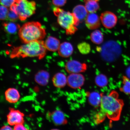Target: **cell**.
Masks as SVG:
<instances>
[{
  "instance_id": "6da1fadb",
  "label": "cell",
  "mask_w": 130,
  "mask_h": 130,
  "mask_svg": "<svg viewBox=\"0 0 130 130\" xmlns=\"http://www.w3.org/2000/svg\"><path fill=\"white\" fill-rule=\"evenodd\" d=\"M24 44L13 48L10 56L11 58L30 57L41 59L46 55L47 49L43 41H35Z\"/></svg>"
},
{
  "instance_id": "7a4b0ae2",
  "label": "cell",
  "mask_w": 130,
  "mask_h": 130,
  "mask_svg": "<svg viewBox=\"0 0 130 130\" xmlns=\"http://www.w3.org/2000/svg\"><path fill=\"white\" fill-rule=\"evenodd\" d=\"M123 105L122 101L119 98L118 93L112 92L108 95H102L100 111L110 120L118 121L120 118Z\"/></svg>"
},
{
  "instance_id": "3957f363",
  "label": "cell",
  "mask_w": 130,
  "mask_h": 130,
  "mask_svg": "<svg viewBox=\"0 0 130 130\" xmlns=\"http://www.w3.org/2000/svg\"><path fill=\"white\" fill-rule=\"evenodd\" d=\"M19 35L23 43H26L42 40L45 38L46 32L40 22H27L20 27Z\"/></svg>"
},
{
  "instance_id": "277c9868",
  "label": "cell",
  "mask_w": 130,
  "mask_h": 130,
  "mask_svg": "<svg viewBox=\"0 0 130 130\" xmlns=\"http://www.w3.org/2000/svg\"><path fill=\"white\" fill-rule=\"evenodd\" d=\"M53 12L57 18L58 23L66 30L67 35H72L77 31V26L80 22L72 13L58 7L55 8Z\"/></svg>"
},
{
  "instance_id": "5b68a950",
  "label": "cell",
  "mask_w": 130,
  "mask_h": 130,
  "mask_svg": "<svg viewBox=\"0 0 130 130\" xmlns=\"http://www.w3.org/2000/svg\"><path fill=\"white\" fill-rule=\"evenodd\" d=\"M10 10L18 14L21 21H24L35 13L36 4L35 2L28 0H16Z\"/></svg>"
},
{
  "instance_id": "8992f818",
  "label": "cell",
  "mask_w": 130,
  "mask_h": 130,
  "mask_svg": "<svg viewBox=\"0 0 130 130\" xmlns=\"http://www.w3.org/2000/svg\"><path fill=\"white\" fill-rule=\"evenodd\" d=\"M99 49L102 59L110 62L117 59L121 53L119 45L116 42L112 41L106 42Z\"/></svg>"
},
{
  "instance_id": "52a82bcc",
  "label": "cell",
  "mask_w": 130,
  "mask_h": 130,
  "mask_svg": "<svg viewBox=\"0 0 130 130\" xmlns=\"http://www.w3.org/2000/svg\"><path fill=\"white\" fill-rule=\"evenodd\" d=\"M24 115L20 110L13 108L10 109L9 112L7 115V121L10 126L23 123L24 122Z\"/></svg>"
},
{
  "instance_id": "ba28073f",
  "label": "cell",
  "mask_w": 130,
  "mask_h": 130,
  "mask_svg": "<svg viewBox=\"0 0 130 130\" xmlns=\"http://www.w3.org/2000/svg\"><path fill=\"white\" fill-rule=\"evenodd\" d=\"M87 68V65L85 63L73 60L68 61L65 66L66 71L70 74L81 73L86 70Z\"/></svg>"
},
{
  "instance_id": "9c48e42d",
  "label": "cell",
  "mask_w": 130,
  "mask_h": 130,
  "mask_svg": "<svg viewBox=\"0 0 130 130\" xmlns=\"http://www.w3.org/2000/svg\"><path fill=\"white\" fill-rule=\"evenodd\" d=\"M67 78V84L73 89L80 88L85 82V77L81 73L70 74Z\"/></svg>"
},
{
  "instance_id": "30bf717a",
  "label": "cell",
  "mask_w": 130,
  "mask_h": 130,
  "mask_svg": "<svg viewBox=\"0 0 130 130\" xmlns=\"http://www.w3.org/2000/svg\"><path fill=\"white\" fill-rule=\"evenodd\" d=\"M100 19L104 26L108 29L113 28L118 21L117 18L115 14L109 11L102 13Z\"/></svg>"
},
{
  "instance_id": "8fae6325",
  "label": "cell",
  "mask_w": 130,
  "mask_h": 130,
  "mask_svg": "<svg viewBox=\"0 0 130 130\" xmlns=\"http://www.w3.org/2000/svg\"><path fill=\"white\" fill-rule=\"evenodd\" d=\"M100 18L95 13H89L85 19L86 26L91 30L99 28L100 25Z\"/></svg>"
},
{
  "instance_id": "7c38bea8",
  "label": "cell",
  "mask_w": 130,
  "mask_h": 130,
  "mask_svg": "<svg viewBox=\"0 0 130 130\" xmlns=\"http://www.w3.org/2000/svg\"><path fill=\"white\" fill-rule=\"evenodd\" d=\"M58 50L60 56L63 58H67L72 55L74 51V48L70 43L66 42L60 45Z\"/></svg>"
},
{
  "instance_id": "4fadbf2b",
  "label": "cell",
  "mask_w": 130,
  "mask_h": 130,
  "mask_svg": "<svg viewBox=\"0 0 130 130\" xmlns=\"http://www.w3.org/2000/svg\"><path fill=\"white\" fill-rule=\"evenodd\" d=\"M6 100L11 103H15L20 99V94L17 89L13 88L8 89L5 92Z\"/></svg>"
},
{
  "instance_id": "5bb4252c",
  "label": "cell",
  "mask_w": 130,
  "mask_h": 130,
  "mask_svg": "<svg viewBox=\"0 0 130 130\" xmlns=\"http://www.w3.org/2000/svg\"><path fill=\"white\" fill-rule=\"evenodd\" d=\"M50 116L52 121L57 125L64 124L67 122L64 114L61 110H55L51 113Z\"/></svg>"
},
{
  "instance_id": "9a60e30c",
  "label": "cell",
  "mask_w": 130,
  "mask_h": 130,
  "mask_svg": "<svg viewBox=\"0 0 130 130\" xmlns=\"http://www.w3.org/2000/svg\"><path fill=\"white\" fill-rule=\"evenodd\" d=\"M53 84L55 87L61 88L67 84L68 78L64 73L59 72L54 76L52 79Z\"/></svg>"
},
{
  "instance_id": "2e32d148",
  "label": "cell",
  "mask_w": 130,
  "mask_h": 130,
  "mask_svg": "<svg viewBox=\"0 0 130 130\" xmlns=\"http://www.w3.org/2000/svg\"><path fill=\"white\" fill-rule=\"evenodd\" d=\"M60 45L59 40L56 37L52 36L48 37L44 42L45 47L47 50L50 51H57Z\"/></svg>"
},
{
  "instance_id": "e0dca14e",
  "label": "cell",
  "mask_w": 130,
  "mask_h": 130,
  "mask_svg": "<svg viewBox=\"0 0 130 130\" xmlns=\"http://www.w3.org/2000/svg\"><path fill=\"white\" fill-rule=\"evenodd\" d=\"M72 13L80 22L85 20L88 14L85 6L81 5L75 6L73 9Z\"/></svg>"
},
{
  "instance_id": "ac0fdd59",
  "label": "cell",
  "mask_w": 130,
  "mask_h": 130,
  "mask_svg": "<svg viewBox=\"0 0 130 130\" xmlns=\"http://www.w3.org/2000/svg\"><path fill=\"white\" fill-rule=\"evenodd\" d=\"M102 95L96 91L92 92L89 94L88 100L90 104L95 107L100 106L101 103Z\"/></svg>"
},
{
  "instance_id": "d6986e66",
  "label": "cell",
  "mask_w": 130,
  "mask_h": 130,
  "mask_svg": "<svg viewBox=\"0 0 130 130\" xmlns=\"http://www.w3.org/2000/svg\"><path fill=\"white\" fill-rule=\"evenodd\" d=\"M50 74L47 71L42 70L39 71L35 75V79L37 84L42 86H45L48 84Z\"/></svg>"
},
{
  "instance_id": "ffe728a7",
  "label": "cell",
  "mask_w": 130,
  "mask_h": 130,
  "mask_svg": "<svg viewBox=\"0 0 130 130\" xmlns=\"http://www.w3.org/2000/svg\"><path fill=\"white\" fill-rule=\"evenodd\" d=\"M90 37L92 41L96 44H100L103 41V35L102 32L99 30H95L92 32Z\"/></svg>"
},
{
  "instance_id": "44dd1931",
  "label": "cell",
  "mask_w": 130,
  "mask_h": 130,
  "mask_svg": "<svg viewBox=\"0 0 130 130\" xmlns=\"http://www.w3.org/2000/svg\"><path fill=\"white\" fill-rule=\"evenodd\" d=\"M5 31L9 34H14L20 28V25L14 23H5L3 24Z\"/></svg>"
},
{
  "instance_id": "7402d4cb",
  "label": "cell",
  "mask_w": 130,
  "mask_h": 130,
  "mask_svg": "<svg viewBox=\"0 0 130 130\" xmlns=\"http://www.w3.org/2000/svg\"><path fill=\"white\" fill-rule=\"evenodd\" d=\"M85 7L89 13H95L98 10L100 6L98 1L93 0L86 1Z\"/></svg>"
},
{
  "instance_id": "603a6c76",
  "label": "cell",
  "mask_w": 130,
  "mask_h": 130,
  "mask_svg": "<svg viewBox=\"0 0 130 130\" xmlns=\"http://www.w3.org/2000/svg\"><path fill=\"white\" fill-rule=\"evenodd\" d=\"M95 82L96 85L100 87H104L106 86L108 83V79L105 75L100 74L96 77Z\"/></svg>"
},
{
  "instance_id": "cb8c5ba5",
  "label": "cell",
  "mask_w": 130,
  "mask_h": 130,
  "mask_svg": "<svg viewBox=\"0 0 130 130\" xmlns=\"http://www.w3.org/2000/svg\"><path fill=\"white\" fill-rule=\"evenodd\" d=\"M77 48L80 53L83 54H87L91 51L90 45L86 42L79 43L77 45Z\"/></svg>"
},
{
  "instance_id": "d4e9b609",
  "label": "cell",
  "mask_w": 130,
  "mask_h": 130,
  "mask_svg": "<svg viewBox=\"0 0 130 130\" xmlns=\"http://www.w3.org/2000/svg\"><path fill=\"white\" fill-rule=\"evenodd\" d=\"M123 79L121 90L125 93L130 95V79L124 77Z\"/></svg>"
},
{
  "instance_id": "484cf974",
  "label": "cell",
  "mask_w": 130,
  "mask_h": 130,
  "mask_svg": "<svg viewBox=\"0 0 130 130\" xmlns=\"http://www.w3.org/2000/svg\"><path fill=\"white\" fill-rule=\"evenodd\" d=\"M9 10L6 6H0V20H4L7 18Z\"/></svg>"
},
{
  "instance_id": "4316f807",
  "label": "cell",
  "mask_w": 130,
  "mask_h": 130,
  "mask_svg": "<svg viewBox=\"0 0 130 130\" xmlns=\"http://www.w3.org/2000/svg\"><path fill=\"white\" fill-rule=\"evenodd\" d=\"M16 0H0L1 5L7 7H10L15 3Z\"/></svg>"
},
{
  "instance_id": "83f0119b",
  "label": "cell",
  "mask_w": 130,
  "mask_h": 130,
  "mask_svg": "<svg viewBox=\"0 0 130 130\" xmlns=\"http://www.w3.org/2000/svg\"><path fill=\"white\" fill-rule=\"evenodd\" d=\"M18 18H19V16L16 13L10 10H9L7 18L10 21H14L17 20Z\"/></svg>"
},
{
  "instance_id": "f1b7e54d",
  "label": "cell",
  "mask_w": 130,
  "mask_h": 130,
  "mask_svg": "<svg viewBox=\"0 0 130 130\" xmlns=\"http://www.w3.org/2000/svg\"><path fill=\"white\" fill-rule=\"evenodd\" d=\"M106 115L101 111H100L97 114L95 117V121L97 123H100L103 121L105 118Z\"/></svg>"
},
{
  "instance_id": "f546056e",
  "label": "cell",
  "mask_w": 130,
  "mask_h": 130,
  "mask_svg": "<svg viewBox=\"0 0 130 130\" xmlns=\"http://www.w3.org/2000/svg\"><path fill=\"white\" fill-rule=\"evenodd\" d=\"M67 0H52L53 4L57 7H61L66 4Z\"/></svg>"
},
{
  "instance_id": "4dcf8cb0",
  "label": "cell",
  "mask_w": 130,
  "mask_h": 130,
  "mask_svg": "<svg viewBox=\"0 0 130 130\" xmlns=\"http://www.w3.org/2000/svg\"><path fill=\"white\" fill-rule=\"evenodd\" d=\"M23 123L18 124L14 126V129L15 130H27L24 125Z\"/></svg>"
},
{
  "instance_id": "1f68e13d",
  "label": "cell",
  "mask_w": 130,
  "mask_h": 130,
  "mask_svg": "<svg viewBox=\"0 0 130 130\" xmlns=\"http://www.w3.org/2000/svg\"><path fill=\"white\" fill-rule=\"evenodd\" d=\"M13 129L11 126L8 125H4L1 127L0 130H10Z\"/></svg>"
},
{
  "instance_id": "d6a6232c",
  "label": "cell",
  "mask_w": 130,
  "mask_h": 130,
  "mask_svg": "<svg viewBox=\"0 0 130 130\" xmlns=\"http://www.w3.org/2000/svg\"><path fill=\"white\" fill-rule=\"evenodd\" d=\"M126 77L130 79V66L128 67L126 71Z\"/></svg>"
},
{
  "instance_id": "836d02e7",
  "label": "cell",
  "mask_w": 130,
  "mask_h": 130,
  "mask_svg": "<svg viewBox=\"0 0 130 130\" xmlns=\"http://www.w3.org/2000/svg\"><path fill=\"white\" fill-rule=\"evenodd\" d=\"M89 1V0H85V1ZM93 1H99V0H93Z\"/></svg>"
}]
</instances>
